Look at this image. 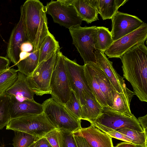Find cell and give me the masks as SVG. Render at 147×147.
<instances>
[{
  "label": "cell",
  "mask_w": 147,
  "mask_h": 147,
  "mask_svg": "<svg viewBox=\"0 0 147 147\" xmlns=\"http://www.w3.org/2000/svg\"><path fill=\"white\" fill-rule=\"evenodd\" d=\"M59 48L58 42L49 32L39 49L38 65L50 58Z\"/></svg>",
  "instance_id": "d4e9b609"
},
{
  "label": "cell",
  "mask_w": 147,
  "mask_h": 147,
  "mask_svg": "<svg viewBox=\"0 0 147 147\" xmlns=\"http://www.w3.org/2000/svg\"><path fill=\"white\" fill-rule=\"evenodd\" d=\"M96 26L82 27L80 26L69 29L73 44L76 48L84 64L89 62L96 63L94 39Z\"/></svg>",
  "instance_id": "ba28073f"
},
{
  "label": "cell",
  "mask_w": 147,
  "mask_h": 147,
  "mask_svg": "<svg viewBox=\"0 0 147 147\" xmlns=\"http://www.w3.org/2000/svg\"><path fill=\"white\" fill-rule=\"evenodd\" d=\"M128 0H95L98 12L103 20L111 19L118 9Z\"/></svg>",
  "instance_id": "7402d4cb"
},
{
  "label": "cell",
  "mask_w": 147,
  "mask_h": 147,
  "mask_svg": "<svg viewBox=\"0 0 147 147\" xmlns=\"http://www.w3.org/2000/svg\"><path fill=\"white\" fill-rule=\"evenodd\" d=\"M147 39V24H144L132 32L113 41L104 52L109 58H120L130 49Z\"/></svg>",
  "instance_id": "30bf717a"
},
{
  "label": "cell",
  "mask_w": 147,
  "mask_h": 147,
  "mask_svg": "<svg viewBox=\"0 0 147 147\" xmlns=\"http://www.w3.org/2000/svg\"><path fill=\"white\" fill-rule=\"evenodd\" d=\"M9 112L11 119L29 115H38L42 112L41 104L33 100L20 101L10 97Z\"/></svg>",
  "instance_id": "2e32d148"
},
{
  "label": "cell",
  "mask_w": 147,
  "mask_h": 147,
  "mask_svg": "<svg viewBox=\"0 0 147 147\" xmlns=\"http://www.w3.org/2000/svg\"><path fill=\"white\" fill-rule=\"evenodd\" d=\"M111 32L113 41L132 32L144 23L138 17L117 11L112 18Z\"/></svg>",
  "instance_id": "7c38bea8"
},
{
  "label": "cell",
  "mask_w": 147,
  "mask_h": 147,
  "mask_svg": "<svg viewBox=\"0 0 147 147\" xmlns=\"http://www.w3.org/2000/svg\"><path fill=\"white\" fill-rule=\"evenodd\" d=\"M71 5L82 20L88 24L98 20L95 0H73Z\"/></svg>",
  "instance_id": "ffe728a7"
},
{
  "label": "cell",
  "mask_w": 147,
  "mask_h": 147,
  "mask_svg": "<svg viewBox=\"0 0 147 147\" xmlns=\"http://www.w3.org/2000/svg\"><path fill=\"white\" fill-rule=\"evenodd\" d=\"M10 101V96L5 92L0 94V129L6 126L11 119Z\"/></svg>",
  "instance_id": "83f0119b"
},
{
  "label": "cell",
  "mask_w": 147,
  "mask_h": 147,
  "mask_svg": "<svg viewBox=\"0 0 147 147\" xmlns=\"http://www.w3.org/2000/svg\"><path fill=\"white\" fill-rule=\"evenodd\" d=\"M5 92L10 97L20 101L33 100L35 94L28 85L26 76L19 71L18 72V78L16 82Z\"/></svg>",
  "instance_id": "e0dca14e"
},
{
  "label": "cell",
  "mask_w": 147,
  "mask_h": 147,
  "mask_svg": "<svg viewBox=\"0 0 147 147\" xmlns=\"http://www.w3.org/2000/svg\"><path fill=\"white\" fill-rule=\"evenodd\" d=\"M73 134L78 147H92L82 137Z\"/></svg>",
  "instance_id": "e575fe53"
},
{
  "label": "cell",
  "mask_w": 147,
  "mask_h": 147,
  "mask_svg": "<svg viewBox=\"0 0 147 147\" xmlns=\"http://www.w3.org/2000/svg\"><path fill=\"white\" fill-rule=\"evenodd\" d=\"M47 13L54 22L66 28L80 26L82 21L72 5H65L59 0H51L46 6Z\"/></svg>",
  "instance_id": "8fae6325"
},
{
  "label": "cell",
  "mask_w": 147,
  "mask_h": 147,
  "mask_svg": "<svg viewBox=\"0 0 147 147\" xmlns=\"http://www.w3.org/2000/svg\"><path fill=\"white\" fill-rule=\"evenodd\" d=\"M113 104L111 107H106L111 110L119 113L125 116L132 117V114L130 108L131 100L135 95L134 92L130 90L127 86L120 93L116 91Z\"/></svg>",
  "instance_id": "d6986e66"
},
{
  "label": "cell",
  "mask_w": 147,
  "mask_h": 147,
  "mask_svg": "<svg viewBox=\"0 0 147 147\" xmlns=\"http://www.w3.org/2000/svg\"><path fill=\"white\" fill-rule=\"evenodd\" d=\"M10 60L7 58L0 56V72L8 68Z\"/></svg>",
  "instance_id": "d590c367"
},
{
  "label": "cell",
  "mask_w": 147,
  "mask_h": 147,
  "mask_svg": "<svg viewBox=\"0 0 147 147\" xmlns=\"http://www.w3.org/2000/svg\"><path fill=\"white\" fill-rule=\"evenodd\" d=\"M136 145L131 143L127 142H122L118 144L113 147H135Z\"/></svg>",
  "instance_id": "ab89813d"
},
{
  "label": "cell",
  "mask_w": 147,
  "mask_h": 147,
  "mask_svg": "<svg viewBox=\"0 0 147 147\" xmlns=\"http://www.w3.org/2000/svg\"><path fill=\"white\" fill-rule=\"evenodd\" d=\"M117 131L129 137L131 144L135 145L147 147V134L143 131L140 132L129 129H120Z\"/></svg>",
  "instance_id": "f1b7e54d"
},
{
  "label": "cell",
  "mask_w": 147,
  "mask_h": 147,
  "mask_svg": "<svg viewBox=\"0 0 147 147\" xmlns=\"http://www.w3.org/2000/svg\"><path fill=\"white\" fill-rule=\"evenodd\" d=\"M0 147H5L4 145H0Z\"/></svg>",
  "instance_id": "7bdbcfd3"
},
{
  "label": "cell",
  "mask_w": 147,
  "mask_h": 147,
  "mask_svg": "<svg viewBox=\"0 0 147 147\" xmlns=\"http://www.w3.org/2000/svg\"><path fill=\"white\" fill-rule=\"evenodd\" d=\"M147 47L144 42L132 48L120 58L123 78L130 82L135 95L147 102Z\"/></svg>",
  "instance_id": "6da1fadb"
},
{
  "label": "cell",
  "mask_w": 147,
  "mask_h": 147,
  "mask_svg": "<svg viewBox=\"0 0 147 147\" xmlns=\"http://www.w3.org/2000/svg\"><path fill=\"white\" fill-rule=\"evenodd\" d=\"M111 138H115L121 140L131 143V141L129 137L117 130H114L106 133Z\"/></svg>",
  "instance_id": "836d02e7"
},
{
  "label": "cell",
  "mask_w": 147,
  "mask_h": 147,
  "mask_svg": "<svg viewBox=\"0 0 147 147\" xmlns=\"http://www.w3.org/2000/svg\"><path fill=\"white\" fill-rule=\"evenodd\" d=\"M73 134L83 137L92 147H113L112 138L91 124L81 128Z\"/></svg>",
  "instance_id": "9a60e30c"
},
{
  "label": "cell",
  "mask_w": 147,
  "mask_h": 147,
  "mask_svg": "<svg viewBox=\"0 0 147 147\" xmlns=\"http://www.w3.org/2000/svg\"><path fill=\"white\" fill-rule=\"evenodd\" d=\"M18 72V70L9 68L0 72V94L5 92L16 82Z\"/></svg>",
  "instance_id": "4316f807"
},
{
  "label": "cell",
  "mask_w": 147,
  "mask_h": 147,
  "mask_svg": "<svg viewBox=\"0 0 147 147\" xmlns=\"http://www.w3.org/2000/svg\"><path fill=\"white\" fill-rule=\"evenodd\" d=\"M36 142L34 143L33 144L29 147H35Z\"/></svg>",
  "instance_id": "60d3db41"
},
{
  "label": "cell",
  "mask_w": 147,
  "mask_h": 147,
  "mask_svg": "<svg viewBox=\"0 0 147 147\" xmlns=\"http://www.w3.org/2000/svg\"><path fill=\"white\" fill-rule=\"evenodd\" d=\"M60 50L49 59L41 63L31 74L26 76L30 88L37 95L51 94V79Z\"/></svg>",
  "instance_id": "8992f818"
},
{
  "label": "cell",
  "mask_w": 147,
  "mask_h": 147,
  "mask_svg": "<svg viewBox=\"0 0 147 147\" xmlns=\"http://www.w3.org/2000/svg\"><path fill=\"white\" fill-rule=\"evenodd\" d=\"M33 49V46L32 44L29 42L27 41L23 43L21 45L20 48L21 52H29L32 51Z\"/></svg>",
  "instance_id": "f35d334b"
},
{
  "label": "cell",
  "mask_w": 147,
  "mask_h": 147,
  "mask_svg": "<svg viewBox=\"0 0 147 147\" xmlns=\"http://www.w3.org/2000/svg\"><path fill=\"white\" fill-rule=\"evenodd\" d=\"M42 112L56 128L73 133L82 128L81 120L73 116L64 106L51 98L42 104Z\"/></svg>",
  "instance_id": "277c9868"
},
{
  "label": "cell",
  "mask_w": 147,
  "mask_h": 147,
  "mask_svg": "<svg viewBox=\"0 0 147 147\" xmlns=\"http://www.w3.org/2000/svg\"><path fill=\"white\" fill-rule=\"evenodd\" d=\"M26 33L33 46L32 52L39 49L49 30L46 6L38 0H27L21 6Z\"/></svg>",
  "instance_id": "7a4b0ae2"
},
{
  "label": "cell",
  "mask_w": 147,
  "mask_h": 147,
  "mask_svg": "<svg viewBox=\"0 0 147 147\" xmlns=\"http://www.w3.org/2000/svg\"><path fill=\"white\" fill-rule=\"evenodd\" d=\"M89 62L92 67L96 80L105 98L108 107H111L115 97L116 90L115 88L101 69L96 63Z\"/></svg>",
  "instance_id": "ac0fdd59"
},
{
  "label": "cell",
  "mask_w": 147,
  "mask_h": 147,
  "mask_svg": "<svg viewBox=\"0 0 147 147\" xmlns=\"http://www.w3.org/2000/svg\"><path fill=\"white\" fill-rule=\"evenodd\" d=\"M135 147H143V146H139L136 145Z\"/></svg>",
  "instance_id": "b9f144b4"
},
{
  "label": "cell",
  "mask_w": 147,
  "mask_h": 147,
  "mask_svg": "<svg viewBox=\"0 0 147 147\" xmlns=\"http://www.w3.org/2000/svg\"><path fill=\"white\" fill-rule=\"evenodd\" d=\"M63 55L60 51L52 74L50 86L51 98L64 105L69 99L71 89L65 68Z\"/></svg>",
  "instance_id": "9c48e42d"
},
{
  "label": "cell",
  "mask_w": 147,
  "mask_h": 147,
  "mask_svg": "<svg viewBox=\"0 0 147 147\" xmlns=\"http://www.w3.org/2000/svg\"><path fill=\"white\" fill-rule=\"evenodd\" d=\"M13 141L14 147H29L39 138L29 134L22 131H16Z\"/></svg>",
  "instance_id": "f546056e"
},
{
  "label": "cell",
  "mask_w": 147,
  "mask_h": 147,
  "mask_svg": "<svg viewBox=\"0 0 147 147\" xmlns=\"http://www.w3.org/2000/svg\"><path fill=\"white\" fill-rule=\"evenodd\" d=\"M63 57L71 89L74 92L82 106L85 103L86 96L94 97L86 80L84 65H79L64 55Z\"/></svg>",
  "instance_id": "52a82bcc"
},
{
  "label": "cell",
  "mask_w": 147,
  "mask_h": 147,
  "mask_svg": "<svg viewBox=\"0 0 147 147\" xmlns=\"http://www.w3.org/2000/svg\"><path fill=\"white\" fill-rule=\"evenodd\" d=\"M91 124L105 133L124 129L143 131L138 119L134 115L127 116L106 107L103 108L102 113Z\"/></svg>",
  "instance_id": "5b68a950"
},
{
  "label": "cell",
  "mask_w": 147,
  "mask_h": 147,
  "mask_svg": "<svg viewBox=\"0 0 147 147\" xmlns=\"http://www.w3.org/2000/svg\"><path fill=\"white\" fill-rule=\"evenodd\" d=\"M55 128L43 112L11 119L6 126V129L24 132L39 139Z\"/></svg>",
  "instance_id": "3957f363"
},
{
  "label": "cell",
  "mask_w": 147,
  "mask_h": 147,
  "mask_svg": "<svg viewBox=\"0 0 147 147\" xmlns=\"http://www.w3.org/2000/svg\"><path fill=\"white\" fill-rule=\"evenodd\" d=\"M48 141L52 147H62V137L61 131L55 128L43 136Z\"/></svg>",
  "instance_id": "1f68e13d"
},
{
  "label": "cell",
  "mask_w": 147,
  "mask_h": 147,
  "mask_svg": "<svg viewBox=\"0 0 147 147\" xmlns=\"http://www.w3.org/2000/svg\"><path fill=\"white\" fill-rule=\"evenodd\" d=\"M35 147H52L45 137L39 139L36 141Z\"/></svg>",
  "instance_id": "74e56055"
},
{
  "label": "cell",
  "mask_w": 147,
  "mask_h": 147,
  "mask_svg": "<svg viewBox=\"0 0 147 147\" xmlns=\"http://www.w3.org/2000/svg\"><path fill=\"white\" fill-rule=\"evenodd\" d=\"M138 120L143 131L147 134V115L139 117Z\"/></svg>",
  "instance_id": "8d00e7d4"
},
{
  "label": "cell",
  "mask_w": 147,
  "mask_h": 147,
  "mask_svg": "<svg viewBox=\"0 0 147 147\" xmlns=\"http://www.w3.org/2000/svg\"><path fill=\"white\" fill-rule=\"evenodd\" d=\"M62 147H78L72 133L61 131Z\"/></svg>",
  "instance_id": "d6a6232c"
},
{
  "label": "cell",
  "mask_w": 147,
  "mask_h": 147,
  "mask_svg": "<svg viewBox=\"0 0 147 147\" xmlns=\"http://www.w3.org/2000/svg\"><path fill=\"white\" fill-rule=\"evenodd\" d=\"M94 39L96 50L104 52L113 42L111 32L108 28L103 26H96Z\"/></svg>",
  "instance_id": "cb8c5ba5"
},
{
  "label": "cell",
  "mask_w": 147,
  "mask_h": 147,
  "mask_svg": "<svg viewBox=\"0 0 147 147\" xmlns=\"http://www.w3.org/2000/svg\"><path fill=\"white\" fill-rule=\"evenodd\" d=\"M96 63L103 70L115 90L120 93L126 87L123 78L116 72L104 52L99 50L94 52Z\"/></svg>",
  "instance_id": "5bb4252c"
},
{
  "label": "cell",
  "mask_w": 147,
  "mask_h": 147,
  "mask_svg": "<svg viewBox=\"0 0 147 147\" xmlns=\"http://www.w3.org/2000/svg\"><path fill=\"white\" fill-rule=\"evenodd\" d=\"M84 65L86 80L94 96L103 108L107 107L108 106L106 99L100 90L92 67L89 62Z\"/></svg>",
  "instance_id": "603a6c76"
},
{
  "label": "cell",
  "mask_w": 147,
  "mask_h": 147,
  "mask_svg": "<svg viewBox=\"0 0 147 147\" xmlns=\"http://www.w3.org/2000/svg\"><path fill=\"white\" fill-rule=\"evenodd\" d=\"M21 15L19 22L11 33L7 49V56L10 61L16 65L20 59V48L24 42L28 41L24 25L23 15Z\"/></svg>",
  "instance_id": "4fadbf2b"
},
{
  "label": "cell",
  "mask_w": 147,
  "mask_h": 147,
  "mask_svg": "<svg viewBox=\"0 0 147 147\" xmlns=\"http://www.w3.org/2000/svg\"><path fill=\"white\" fill-rule=\"evenodd\" d=\"M39 50L30 53L26 58L20 60L16 65L17 69L26 76L31 74L38 65Z\"/></svg>",
  "instance_id": "484cf974"
},
{
  "label": "cell",
  "mask_w": 147,
  "mask_h": 147,
  "mask_svg": "<svg viewBox=\"0 0 147 147\" xmlns=\"http://www.w3.org/2000/svg\"><path fill=\"white\" fill-rule=\"evenodd\" d=\"M63 105L73 116L81 120V106L75 94L72 90L69 100Z\"/></svg>",
  "instance_id": "4dcf8cb0"
},
{
  "label": "cell",
  "mask_w": 147,
  "mask_h": 147,
  "mask_svg": "<svg viewBox=\"0 0 147 147\" xmlns=\"http://www.w3.org/2000/svg\"><path fill=\"white\" fill-rule=\"evenodd\" d=\"M85 103L81 106V120L87 121L92 123L102 113L103 108L94 97L86 95Z\"/></svg>",
  "instance_id": "44dd1931"
}]
</instances>
